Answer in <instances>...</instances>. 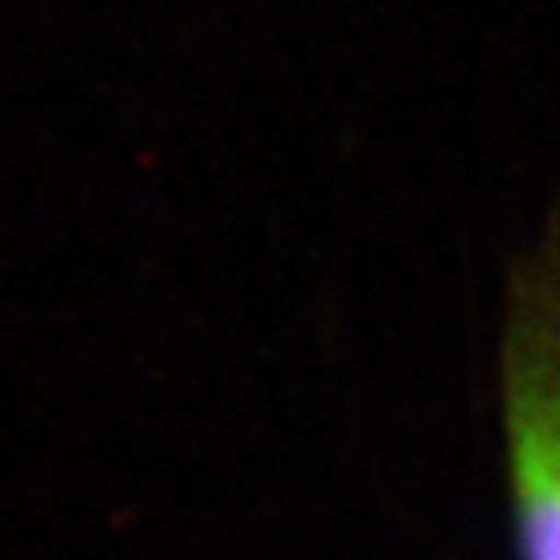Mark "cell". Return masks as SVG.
<instances>
[{"label":"cell","mask_w":560,"mask_h":560,"mask_svg":"<svg viewBox=\"0 0 560 560\" xmlns=\"http://www.w3.org/2000/svg\"><path fill=\"white\" fill-rule=\"evenodd\" d=\"M499 366L522 560H560V195L510 261Z\"/></svg>","instance_id":"cell-1"}]
</instances>
